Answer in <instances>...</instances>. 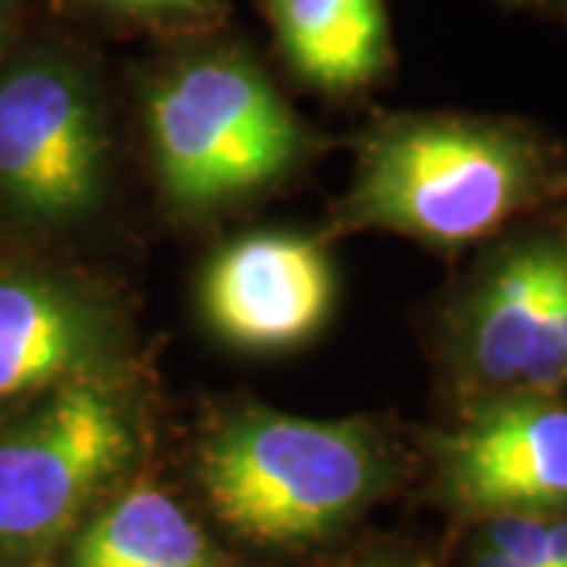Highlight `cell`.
I'll list each match as a JSON object with an SVG mask.
<instances>
[{
	"label": "cell",
	"instance_id": "obj_16",
	"mask_svg": "<svg viewBox=\"0 0 567 567\" xmlns=\"http://www.w3.org/2000/svg\"><path fill=\"white\" fill-rule=\"evenodd\" d=\"M357 567H394V565H382V561H372V565H357Z\"/></svg>",
	"mask_w": 567,
	"mask_h": 567
},
{
	"label": "cell",
	"instance_id": "obj_15",
	"mask_svg": "<svg viewBox=\"0 0 567 567\" xmlns=\"http://www.w3.org/2000/svg\"><path fill=\"white\" fill-rule=\"evenodd\" d=\"M470 567H520V565H511V561H507V558H502V555H495V551H486V548L473 546Z\"/></svg>",
	"mask_w": 567,
	"mask_h": 567
},
{
	"label": "cell",
	"instance_id": "obj_13",
	"mask_svg": "<svg viewBox=\"0 0 567 567\" xmlns=\"http://www.w3.org/2000/svg\"><path fill=\"white\" fill-rule=\"evenodd\" d=\"M95 3L107 13H121L133 20H189V17H203L218 0H85Z\"/></svg>",
	"mask_w": 567,
	"mask_h": 567
},
{
	"label": "cell",
	"instance_id": "obj_7",
	"mask_svg": "<svg viewBox=\"0 0 567 567\" xmlns=\"http://www.w3.org/2000/svg\"><path fill=\"white\" fill-rule=\"evenodd\" d=\"M107 145L82 76L61 61L22 63L0 80V193L44 221L99 203Z\"/></svg>",
	"mask_w": 567,
	"mask_h": 567
},
{
	"label": "cell",
	"instance_id": "obj_6",
	"mask_svg": "<svg viewBox=\"0 0 567 567\" xmlns=\"http://www.w3.org/2000/svg\"><path fill=\"white\" fill-rule=\"evenodd\" d=\"M439 502L466 520L567 507V404L514 394L464 406L429 442Z\"/></svg>",
	"mask_w": 567,
	"mask_h": 567
},
{
	"label": "cell",
	"instance_id": "obj_3",
	"mask_svg": "<svg viewBox=\"0 0 567 567\" xmlns=\"http://www.w3.org/2000/svg\"><path fill=\"white\" fill-rule=\"evenodd\" d=\"M439 350L464 406L567 388V205L495 237L442 309Z\"/></svg>",
	"mask_w": 567,
	"mask_h": 567
},
{
	"label": "cell",
	"instance_id": "obj_11",
	"mask_svg": "<svg viewBox=\"0 0 567 567\" xmlns=\"http://www.w3.org/2000/svg\"><path fill=\"white\" fill-rule=\"evenodd\" d=\"M66 567H227V561L171 495L130 488L80 524Z\"/></svg>",
	"mask_w": 567,
	"mask_h": 567
},
{
	"label": "cell",
	"instance_id": "obj_5",
	"mask_svg": "<svg viewBox=\"0 0 567 567\" xmlns=\"http://www.w3.org/2000/svg\"><path fill=\"white\" fill-rule=\"evenodd\" d=\"M148 136L164 193L212 208L281 177L303 148V126L244 54L177 63L148 95Z\"/></svg>",
	"mask_w": 567,
	"mask_h": 567
},
{
	"label": "cell",
	"instance_id": "obj_9",
	"mask_svg": "<svg viewBox=\"0 0 567 567\" xmlns=\"http://www.w3.org/2000/svg\"><path fill=\"white\" fill-rule=\"evenodd\" d=\"M114 328L61 284L0 275V404L82 375H107Z\"/></svg>",
	"mask_w": 567,
	"mask_h": 567
},
{
	"label": "cell",
	"instance_id": "obj_1",
	"mask_svg": "<svg viewBox=\"0 0 567 567\" xmlns=\"http://www.w3.org/2000/svg\"><path fill=\"white\" fill-rule=\"evenodd\" d=\"M561 205L567 148L539 126L483 114H406L365 133L334 227L461 249Z\"/></svg>",
	"mask_w": 567,
	"mask_h": 567
},
{
	"label": "cell",
	"instance_id": "obj_14",
	"mask_svg": "<svg viewBox=\"0 0 567 567\" xmlns=\"http://www.w3.org/2000/svg\"><path fill=\"white\" fill-rule=\"evenodd\" d=\"M498 3L514 7V10H527V13H536V17H546V20L567 25V0H498Z\"/></svg>",
	"mask_w": 567,
	"mask_h": 567
},
{
	"label": "cell",
	"instance_id": "obj_4",
	"mask_svg": "<svg viewBox=\"0 0 567 567\" xmlns=\"http://www.w3.org/2000/svg\"><path fill=\"white\" fill-rule=\"evenodd\" d=\"M136 420L107 375L48 388L0 429V567L41 565L136 457Z\"/></svg>",
	"mask_w": 567,
	"mask_h": 567
},
{
	"label": "cell",
	"instance_id": "obj_2",
	"mask_svg": "<svg viewBox=\"0 0 567 567\" xmlns=\"http://www.w3.org/2000/svg\"><path fill=\"white\" fill-rule=\"evenodd\" d=\"M199 486L224 527L256 546H312L350 524L391 480V454L363 420H306L249 406L205 435Z\"/></svg>",
	"mask_w": 567,
	"mask_h": 567
},
{
	"label": "cell",
	"instance_id": "obj_8",
	"mask_svg": "<svg viewBox=\"0 0 567 567\" xmlns=\"http://www.w3.org/2000/svg\"><path fill=\"white\" fill-rule=\"evenodd\" d=\"M331 297L324 249L293 234H249L215 256L203 281L212 328L249 350L306 341L324 322Z\"/></svg>",
	"mask_w": 567,
	"mask_h": 567
},
{
	"label": "cell",
	"instance_id": "obj_12",
	"mask_svg": "<svg viewBox=\"0 0 567 567\" xmlns=\"http://www.w3.org/2000/svg\"><path fill=\"white\" fill-rule=\"evenodd\" d=\"M473 546L520 567H567V507L476 520Z\"/></svg>",
	"mask_w": 567,
	"mask_h": 567
},
{
	"label": "cell",
	"instance_id": "obj_10",
	"mask_svg": "<svg viewBox=\"0 0 567 567\" xmlns=\"http://www.w3.org/2000/svg\"><path fill=\"white\" fill-rule=\"evenodd\" d=\"M278 44L306 82L347 92L391 58L385 0H265Z\"/></svg>",
	"mask_w": 567,
	"mask_h": 567
}]
</instances>
